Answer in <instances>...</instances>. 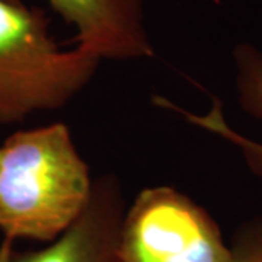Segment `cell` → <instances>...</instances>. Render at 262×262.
Returning a JSON list of instances; mask_svg holds the SVG:
<instances>
[{
  "mask_svg": "<svg viewBox=\"0 0 262 262\" xmlns=\"http://www.w3.org/2000/svg\"><path fill=\"white\" fill-rule=\"evenodd\" d=\"M94 179L66 124L13 133L0 146V230L53 242L88 206Z\"/></svg>",
  "mask_w": 262,
  "mask_h": 262,
  "instance_id": "cell-1",
  "label": "cell"
},
{
  "mask_svg": "<svg viewBox=\"0 0 262 262\" xmlns=\"http://www.w3.org/2000/svg\"><path fill=\"white\" fill-rule=\"evenodd\" d=\"M99 58L76 46L63 50L42 10L0 0V124L63 108L94 77Z\"/></svg>",
  "mask_w": 262,
  "mask_h": 262,
  "instance_id": "cell-2",
  "label": "cell"
},
{
  "mask_svg": "<svg viewBox=\"0 0 262 262\" xmlns=\"http://www.w3.org/2000/svg\"><path fill=\"white\" fill-rule=\"evenodd\" d=\"M122 262H230V246L204 207L173 187H151L125 210Z\"/></svg>",
  "mask_w": 262,
  "mask_h": 262,
  "instance_id": "cell-3",
  "label": "cell"
},
{
  "mask_svg": "<svg viewBox=\"0 0 262 262\" xmlns=\"http://www.w3.org/2000/svg\"><path fill=\"white\" fill-rule=\"evenodd\" d=\"M48 2L76 29V46L101 61H130L149 58L155 54L146 28L144 0Z\"/></svg>",
  "mask_w": 262,
  "mask_h": 262,
  "instance_id": "cell-4",
  "label": "cell"
},
{
  "mask_svg": "<svg viewBox=\"0 0 262 262\" xmlns=\"http://www.w3.org/2000/svg\"><path fill=\"white\" fill-rule=\"evenodd\" d=\"M125 210L120 181L114 175L96 178L88 206L69 229L42 249L15 251L10 262H122Z\"/></svg>",
  "mask_w": 262,
  "mask_h": 262,
  "instance_id": "cell-5",
  "label": "cell"
},
{
  "mask_svg": "<svg viewBox=\"0 0 262 262\" xmlns=\"http://www.w3.org/2000/svg\"><path fill=\"white\" fill-rule=\"evenodd\" d=\"M233 61L236 69V91L241 108L253 118L262 120V50L252 44H239L233 50ZM155 102L162 108H168L179 115H184L189 122L232 143L241 149L249 170L256 177H262V144L239 134L227 124L222 102L217 98L213 99L211 110L204 115L188 113L162 96L155 98Z\"/></svg>",
  "mask_w": 262,
  "mask_h": 262,
  "instance_id": "cell-6",
  "label": "cell"
},
{
  "mask_svg": "<svg viewBox=\"0 0 262 262\" xmlns=\"http://www.w3.org/2000/svg\"><path fill=\"white\" fill-rule=\"evenodd\" d=\"M230 262H262V219L245 222L233 234Z\"/></svg>",
  "mask_w": 262,
  "mask_h": 262,
  "instance_id": "cell-7",
  "label": "cell"
},
{
  "mask_svg": "<svg viewBox=\"0 0 262 262\" xmlns=\"http://www.w3.org/2000/svg\"><path fill=\"white\" fill-rule=\"evenodd\" d=\"M13 241L10 239H3V242L0 244V262H10L12 261V255L15 252L13 249Z\"/></svg>",
  "mask_w": 262,
  "mask_h": 262,
  "instance_id": "cell-8",
  "label": "cell"
}]
</instances>
